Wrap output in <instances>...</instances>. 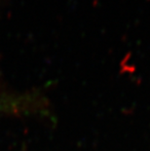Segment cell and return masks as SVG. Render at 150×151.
<instances>
[{"label":"cell","instance_id":"cell-1","mask_svg":"<svg viewBox=\"0 0 150 151\" xmlns=\"http://www.w3.org/2000/svg\"><path fill=\"white\" fill-rule=\"evenodd\" d=\"M19 104L15 101V99H0V109H5V108H14L18 107Z\"/></svg>","mask_w":150,"mask_h":151}]
</instances>
